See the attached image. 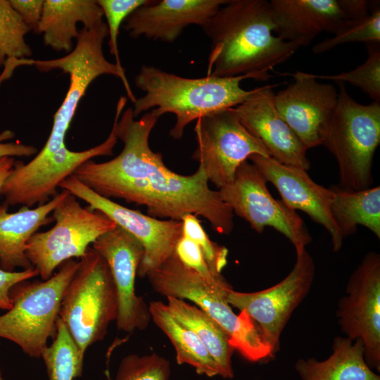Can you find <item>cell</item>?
I'll list each match as a JSON object with an SVG mask.
<instances>
[{"label": "cell", "mask_w": 380, "mask_h": 380, "mask_svg": "<svg viewBox=\"0 0 380 380\" xmlns=\"http://www.w3.org/2000/svg\"><path fill=\"white\" fill-rule=\"evenodd\" d=\"M126 103V97L119 99L113 125L124 144L122 151L106 162L87 160L73 175L103 197L145 206L152 217L181 221L193 214L208 220L218 234H229L234 214L218 191L210 188L203 169L191 175L170 170L148 142L160 116L152 109L135 120L132 108L124 110Z\"/></svg>", "instance_id": "obj_1"}, {"label": "cell", "mask_w": 380, "mask_h": 380, "mask_svg": "<svg viewBox=\"0 0 380 380\" xmlns=\"http://www.w3.org/2000/svg\"><path fill=\"white\" fill-rule=\"evenodd\" d=\"M274 29L269 1L227 0L203 27L211 42L207 75L268 80L269 71L300 47L275 36Z\"/></svg>", "instance_id": "obj_2"}, {"label": "cell", "mask_w": 380, "mask_h": 380, "mask_svg": "<svg viewBox=\"0 0 380 380\" xmlns=\"http://www.w3.org/2000/svg\"><path fill=\"white\" fill-rule=\"evenodd\" d=\"M251 75L186 78L165 72L153 65H142L134 83L145 92L136 99L132 108L134 118L155 109L160 117L173 113L176 122L170 135L179 139L185 127L201 117L222 109L234 108L253 94L256 88L246 90L241 87Z\"/></svg>", "instance_id": "obj_3"}, {"label": "cell", "mask_w": 380, "mask_h": 380, "mask_svg": "<svg viewBox=\"0 0 380 380\" xmlns=\"http://www.w3.org/2000/svg\"><path fill=\"white\" fill-rule=\"evenodd\" d=\"M148 278L156 292L167 297L191 300L210 316L228 335L234 350L251 362H266L274 357L258 327L244 311L236 315L227 300L232 286L208 284L184 265L174 253Z\"/></svg>", "instance_id": "obj_4"}, {"label": "cell", "mask_w": 380, "mask_h": 380, "mask_svg": "<svg viewBox=\"0 0 380 380\" xmlns=\"http://www.w3.org/2000/svg\"><path fill=\"white\" fill-rule=\"evenodd\" d=\"M338 102L327 121L321 145L335 158L342 188L362 190L373 182L372 165L380 143V103L357 102L338 83Z\"/></svg>", "instance_id": "obj_5"}, {"label": "cell", "mask_w": 380, "mask_h": 380, "mask_svg": "<svg viewBox=\"0 0 380 380\" xmlns=\"http://www.w3.org/2000/svg\"><path fill=\"white\" fill-rule=\"evenodd\" d=\"M79 262L64 292L58 317L84 356L116 320L118 300L109 267L98 252L89 246Z\"/></svg>", "instance_id": "obj_6"}, {"label": "cell", "mask_w": 380, "mask_h": 380, "mask_svg": "<svg viewBox=\"0 0 380 380\" xmlns=\"http://www.w3.org/2000/svg\"><path fill=\"white\" fill-rule=\"evenodd\" d=\"M79 264L70 259L46 280L13 286L12 307L0 315V338L15 343L30 357H41L49 338L56 334L61 300Z\"/></svg>", "instance_id": "obj_7"}, {"label": "cell", "mask_w": 380, "mask_h": 380, "mask_svg": "<svg viewBox=\"0 0 380 380\" xmlns=\"http://www.w3.org/2000/svg\"><path fill=\"white\" fill-rule=\"evenodd\" d=\"M108 32L106 23L91 28L82 27L73 50L65 56L51 60L28 59L27 65H34L39 70L48 72L58 69L69 75L70 85L63 101L53 116L50 134L37 153L45 156L66 146L65 136L76 112L80 101L90 84L103 75H113L121 80L128 99L136 101L125 70L108 61L104 56L103 44Z\"/></svg>", "instance_id": "obj_8"}, {"label": "cell", "mask_w": 380, "mask_h": 380, "mask_svg": "<svg viewBox=\"0 0 380 380\" xmlns=\"http://www.w3.org/2000/svg\"><path fill=\"white\" fill-rule=\"evenodd\" d=\"M54 226L36 232L25 254L42 280L49 279L63 262L82 258L100 236L117 225L101 212L83 208L70 193L52 211Z\"/></svg>", "instance_id": "obj_9"}, {"label": "cell", "mask_w": 380, "mask_h": 380, "mask_svg": "<svg viewBox=\"0 0 380 380\" xmlns=\"http://www.w3.org/2000/svg\"><path fill=\"white\" fill-rule=\"evenodd\" d=\"M197 146L192 158L208 182L219 189L234 179L237 168L252 155L269 157L262 141L240 122L233 108L199 118L194 127Z\"/></svg>", "instance_id": "obj_10"}, {"label": "cell", "mask_w": 380, "mask_h": 380, "mask_svg": "<svg viewBox=\"0 0 380 380\" xmlns=\"http://www.w3.org/2000/svg\"><path fill=\"white\" fill-rule=\"evenodd\" d=\"M267 183L255 165L246 160L237 168L233 180L218 192L234 214L253 229L260 234L272 227L290 241L296 254L300 253L312 241L310 234L296 211L273 198Z\"/></svg>", "instance_id": "obj_11"}, {"label": "cell", "mask_w": 380, "mask_h": 380, "mask_svg": "<svg viewBox=\"0 0 380 380\" xmlns=\"http://www.w3.org/2000/svg\"><path fill=\"white\" fill-rule=\"evenodd\" d=\"M315 276V264L305 248L296 254L291 271L277 284L248 293L232 289L227 300L249 315L275 355L280 348L281 334L293 311L310 293Z\"/></svg>", "instance_id": "obj_12"}, {"label": "cell", "mask_w": 380, "mask_h": 380, "mask_svg": "<svg viewBox=\"0 0 380 380\" xmlns=\"http://www.w3.org/2000/svg\"><path fill=\"white\" fill-rule=\"evenodd\" d=\"M118 139L112 127L107 139L91 148L73 151L65 146L46 156L36 155L25 164L15 161L0 195L8 206L21 205L32 208L43 205L58 194L60 184L73 175L82 164L95 157L112 156Z\"/></svg>", "instance_id": "obj_13"}, {"label": "cell", "mask_w": 380, "mask_h": 380, "mask_svg": "<svg viewBox=\"0 0 380 380\" xmlns=\"http://www.w3.org/2000/svg\"><path fill=\"white\" fill-rule=\"evenodd\" d=\"M338 324L345 336L359 339L368 367L380 372V255L367 253L350 274L338 303Z\"/></svg>", "instance_id": "obj_14"}, {"label": "cell", "mask_w": 380, "mask_h": 380, "mask_svg": "<svg viewBox=\"0 0 380 380\" xmlns=\"http://www.w3.org/2000/svg\"><path fill=\"white\" fill-rule=\"evenodd\" d=\"M59 187L86 202L89 209L106 215L140 242L144 248L137 271L140 277H146L159 267L174 253L182 235V221L160 220L126 208L94 192L73 175L65 179Z\"/></svg>", "instance_id": "obj_15"}, {"label": "cell", "mask_w": 380, "mask_h": 380, "mask_svg": "<svg viewBox=\"0 0 380 380\" xmlns=\"http://www.w3.org/2000/svg\"><path fill=\"white\" fill-rule=\"evenodd\" d=\"M91 245L106 261L116 288L118 329L125 332L146 329L151 319L148 305L135 291V279L144 256L143 246L118 225Z\"/></svg>", "instance_id": "obj_16"}, {"label": "cell", "mask_w": 380, "mask_h": 380, "mask_svg": "<svg viewBox=\"0 0 380 380\" xmlns=\"http://www.w3.org/2000/svg\"><path fill=\"white\" fill-rule=\"evenodd\" d=\"M293 82L274 94L277 110L307 150L321 145L323 129L336 108L338 91L317 81L313 74L296 71Z\"/></svg>", "instance_id": "obj_17"}, {"label": "cell", "mask_w": 380, "mask_h": 380, "mask_svg": "<svg viewBox=\"0 0 380 380\" xmlns=\"http://www.w3.org/2000/svg\"><path fill=\"white\" fill-rule=\"evenodd\" d=\"M248 160L255 165L266 181L277 189L281 201L287 207L305 213L328 232L333 251L338 252L343 246V239L331 214V189L314 182L307 170L282 163L270 156L255 154Z\"/></svg>", "instance_id": "obj_18"}, {"label": "cell", "mask_w": 380, "mask_h": 380, "mask_svg": "<svg viewBox=\"0 0 380 380\" xmlns=\"http://www.w3.org/2000/svg\"><path fill=\"white\" fill-rule=\"evenodd\" d=\"M274 85L257 87L246 101L233 108L241 124L260 139L270 157L284 164L308 170L307 149L274 105Z\"/></svg>", "instance_id": "obj_19"}, {"label": "cell", "mask_w": 380, "mask_h": 380, "mask_svg": "<svg viewBox=\"0 0 380 380\" xmlns=\"http://www.w3.org/2000/svg\"><path fill=\"white\" fill-rule=\"evenodd\" d=\"M227 0L151 1L135 9L123 28L132 38L173 43L189 25L202 28Z\"/></svg>", "instance_id": "obj_20"}, {"label": "cell", "mask_w": 380, "mask_h": 380, "mask_svg": "<svg viewBox=\"0 0 380 380\" xmlns=\"http://www.w3.org/2000/svg\"><path fill=\"white\" fill-rule=\"evenodd\" d=\"M277 36L300 46L323 32L336 33L347 20L337 0H271Z\"/></svg>", "instance_id": "obj_21"}, {"label": "cell", "mask_w": 380, "mask_h": 380, "mask_svg": "<svg viewBox=\"0 0 380 380\" xmlns=\"http://www.w3.org/2000/svg\"><path fill=\"white\" fill-rule=\"evenodd\" d=\"M62 190L49 202L31 208L23 206L18 211L8 213V205H0V267L8 272L17 268L32 267L25 247L31 236L53 219L49 217L53 209L68 196Z\"/></svg>", "instance_id": "obj_22"}, {"label": "cell", "mask_w": 380, "mask_h": 380, "mask_svg": "<svg viewBox=\"0 0 380 380\" xmlns=\"http://www.w3.org/2000/svg\"><path fill=\"white\" fill-rule=\"evenodd\" d=\"M103 18L95 0H44L38 34L45 46L69 53L80 34L77 23L91 29L103 23Z\"/></svg>", "instance_id": "obj_23"}, {"label": "cell", "mask_w": 380, "mask_h": 380, "mask_svg": "<svg viewBox=\"0 0 380 380\" xmlns=\"http://www.w3.org/2000/svg\"><path fill=\"white\" fill-rule=\"evenodd\" d=\"M332 352L324 360L299 358L295 369L301 380H380L364 357V346L359 340L335 336Z\"/></svg>", "instance_id": "obj_24"}, {"label": "cell", "mask_w": 380, "mask_h": 380, "mask_svg": "<svg viewBox=\"0 0 380 380\" xmlns=\"http://www.w3.org/2000/svg\"><path fill=\"white\" fill-rule=\"evenodd\" d=\"M331 210L341 236L354 234L358 225L369 229L380 239V186L362 190L331 188Z\"/></svg>", "instance_id": "obj_25"}, {"label": "cell", "mask_w": 380, "mask_h": 380, "mask_svg": "<svg viewBox=\"0 0 380 380\" xmlns=\"http://www.w3.org/2000/svg\"><path fill=\"white\" fill-rule=\"evenodd\" d=\"M151 319L169 338L176 351L179 365L192 366L199 374L220 376V369L208 350L190 329L178 321L167 304L151 301L148 305Z\"/></svg>", "instance_id": "obj_26"}, {"label": "cell", "mask_w": 380, "mask_h": 380, "mask_svg": "<svg viewBox=\"0 0 380 380\" xmlns=\"http://www.w3.org/2000/svg\"><path fill=\"white\" fill-rule=\"evenodd\" d=\"M172 315L198 337L218 366L220 376L232 379V357L234 351L228 335L205 312L182 299L167 297Z\"/></svg>", "instance_id": "obj_27"}, {"label": "cell", "mask_w": 380, "mask_h": 380, "mask_svg": "<svg viewBox=\"0 0 380 380\" xmlns=\"http://www.w3.org/2000/svg\"><path fill=\"white\" fill-rule=\"evenodd\" d=\"M30 30L13 8L8 0H0V85L10 78L14 70L25 65L32 51L25 37Z\"/></svg>", "instance_id": "obj_28"}, {"label": "cell", "mask_w": 380, "mask_h": 380, "mask_svg": "<svg viewBox=\"0 0 380 380\" xmlns=\"http://www.w3.org/2000/svg\"><path fill=\"white\" fill-rule=\"evenodd\" d=\"M49 380H74L82 374L84 356L58 317L52 343L42 353Z\"/></svg>", "instance_id": "obj_29"}, {"label": "cell", "mask_w": 380, "mask_h": 380, "mask_svg": "<svg viewBox=\"0 0 380 380\" xmlns=\"http://www.w3.org/2000/svg\"><path fill=\"white\" fill-rule=\"evenodd\" d=\"M351 42L367 44L380 42V8L379 3H372L370 14L366 18L347 20L332 37L325 39L312 47L315 54L328 51L341 44Z\"/></svg>", "instance_id": "obj_30"}, {"label": "cell", "mask_w": 380, "mask_h": 380, "mask_svg": "<svg viewBox=\"0 0 380 380\" xmlns=\"http://www.w3.org/2000/svg\"><path fill=\"white\" fill-rule=\"evenodd\" d=\"M368 57L353 70L337 75H313L316 79L349 83L360 88L373 101L380 103V49L379 44H367Z\"/></svg>", "instance_id": "obj_31"}, {"label": "cell", "mask_w": 380, "mask_h": 380, "mask_svg": "<svg viewBox=\"0 0 380 380\" xmlns=\"http://www.w3.org/2000/svg\"><path fill=\"white\" fill-rule=\"evenodd\" d=\"M170 375V365L165 357L130 354L122 359L115 380H168Z\"/></svg>", "instance_id": "obj_32"}, {"label": "cell", "mask_w": 380, "mask_h": 380, "mask_svg": "<svg viewBox=\"0 0 380 380\" xmlns=\"http://www.w3.org/2000/svg\"><path fill=\"white\" fill-rule=\"evenodd\" d=\"M181 221L182 235L198 246L211 271L215 275H220L227 263L228 249L209 238L197 216L186 214Z\"/></svg>", "instance_id": "obj_33"}, {"label": "cell", "mask_w": 380, "mask_h": 380, "mask_svg": "<svg viewBox=\"0 0 380 380\" xmlns=\"http://www.w3.org/2000/svg\"><path fill=\"white\" fill-rule=\"evenodd\" d=\"M150 0H97L101 8L103 16L106 19V25L109 37L108 45L110 53L115 58L117 66L123 68L118 51V37L120 27L126 18L137 8L147 4Z\"/></svg>", "instance_id": "obj_34"}, {"label": "cell", "mask_w": 380, "mask_h": 380, "mask_svg": "<svg viewBox=\"0 0 380 380\" xmlns=\"http://www.w3.org/2000/svg\"><path fill=\"white\" fill-rule=\"evenodd\" d=\"M175 253L184 265L195 271L208 284L222 286L228 283L222 274L215 275L211 271L200 248L189 238L182 235L175 246Z\"/></svg>", "instance_id": "obj_35"}, {"label": "cell", "mask_w": 380, "mask_h": 380, "mask_svg": "<svg viewBox=\"0 0 380 380\" xmlns=\"http://www.w3.org/2000/svg\"><path fill=\"white\" fill-rule=\"evenodd\" d=\"M38 275L33 267L15 272H8L0 267V309L8 310L12 307L10 292L13 286Z\"/></svg>", "instance_id": "obj_36"}, {"label": "cell", "mask_w": 380, "mask_h": 380, "mask_svg": "<svg viewBox=\"0 0 380 380\" xmlns=\"http://www.w3.org/2000/svg\"><path fill=\"white\" fill-rule=\"evenodd\" d=\"M30 30L38 34L44 0H8Z\"/></svg>", "instance_id": "obj_37"}, {"label": "cell", "mask_w": 380, "mask_h": 380, "mask_svg": "<svg viewBox=\"0 0 380 380\" xmlns=\"http://www.w3.org/2000/svg\"><path fill=\"white\" fill-rule=\"evenodd\" d=\"M15 132L5 129L0 133V158L1 157H30L38 153V149L32 145H27L19 141L5 142L15 137Z\"/></svg>", "instance_id": "obj_38"}, {"label": "cell", "mask_w": 380, "mask_h": 380, "mask_svg": "<svg viewBox=\"0 0 380 380\" xmlns=\"http://www.w3.org/2000/svg\"><path fill=\"white\" fill-rule=\"evenodd\" d=\"M337 3L346 19L355 20L369 15L373 2L367 0H337Z\"/></svg>", "instance_id": "obj_39"}, {"label": "cell", "mask_w": 380, "mask_h": 380, "mask_svg": "<svg viewBox=\"0 0 380 380\" xmlns=\"http://www.w3.org/2000/svg\"><path fill=\"white\" fill-rule=\"evenodd\" d=\"M15 160L13 157L0 158V191L13 168Z\"/></svg>", "instance_id": "obj_40"}, {"label": "cell", "mask_w": 380, "mask_h": 380, "mask_svg": "<svg viewBox=\"0 0 380 380\" xmlns=\"http://www.w3.org/2000/svg\"><path fill=\"white\" fill-rule=\"evenodd\" d=\"M0 380H4L3 376H2V374H1V372H0Z\"/></svg>", "instance_id": "obj_41"}]
</instances>
